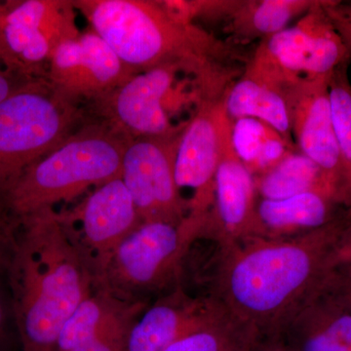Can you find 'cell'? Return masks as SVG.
Masks as SVG:
<instances>
[{"instance_id": "6da1fadb", "label": "cell", "mask_w": 351, "mask_h": 351, "mask_svg": "<svg viewBox=\"0 0 351 351\" xmlns=\"http://www.w3.org/2000/svg\"><path fill=\"white\" fill-rule=\"evenodd\" d=\"M8 283L22 350L54 351L64 323L94 291L54 209L17 219Z\"/></svg>"}, {"instance_id": "7a4b0ae2", "label": "cell", "mask_w": 351, "mask_h": 351, "mask_svg": "<svg viewBox=\"0 0 351 351\" xmlns=\"http://www.w3.org/2000/svg\"><path fill=\"white\" fill-rule=\"evenodd\" d=\"M309 239L304 233L219 244L212 299L261 338L277 337L304 302L313 277L315 254Z\"/></svg>"}, {"instance_id": "3957f363", "label": "cell", "mask_w": 351, "mask_h": 351, "mask_svg": "<svg viewBox=\"0 0 351 351\" xmlns=\"http://www.w3.org/2000/svg\"><path fill=\"white\" fill-rule=\"evenodd\" d=\"M73 4L136 73L176 64L195 75H209L243 68L249 60L241 47L178 19L162 1L75 0Z\"/></svg>"}, {"instance_id": "277c9868", "label": "cell", "mask_w": 351, "mask_h": 351, "mask_svg": "<svg viewBox=\"0 0 351 351\" xmlns=\"http://www.w3.org/2000/svg\"><path fill=\"white\" fill-rule=\"evenodd\" d=\"M130 138L103 122L75 131L29 166L4 196L15 219L69 202L91 188L121 177Z\"/></svg>"}, {"instance_id": "5b68a950", "label": "cell", "mask_w": 351, "mask_h": 351, "mask_svg": "<svg viewBox=\"0 0 351 351\" xmlns=\"http://www.w3.org/2000/svg\"><path fill=\"white\" fill-rule=\"evenodd\" d=\"M206 218L182 223L142 221L121 242L95 289L120 301L149 302L152 295L179 285L184 258L195 240L205 239Z\"/></svg>"}, {"instance_id": "8992f818", "label": "cell", "mask_w": 351, "mask_h": 351, "mask_svg": "<svg viewBox=\"0 0 351 351\" xmlns=\"http://www.w3.org/2000/svg\"><path fill=\"white\" fill-rule=\"evenodd\" d=\"M80 112L46 80L25 83L0 103V196L29 166L73 133Z\"/></svg>"}, {"instance_id": "52a82bcc", "label": "cell", "mask_w": 351, "mask_h": 351, "mask_svg": "<svg viewBox=\"0 0 351 351\" xmlns=\"http://www.w3.org/2000/svg\"><path fill=\"white\" fill-rule=\"evenodd\" d=\"M186 73H193L182 66L167 64L135 73L95 101L98 112L105 117V123L130 140L179 135L186 124H173L172 108L186 104L196 110L201 103L196 76L184 84L180 83V75Z\"/></svg>"}, {"instance_id": "ba28073f", "label": "cell", "mask_w": 351, "mask_h": 351, "mask_svg": "<svg viewBox=\"0 0 351 351\" xmlns=\"http://www.w3.org/2000/svg\"><path fill=\"white\" fill-rule=\"evenodd\" d=\"M321 0L295 24L258 43L245 71L277 85L329 77L351 56Z\"/></svg>"}, {"instance_id": "9c48e42d", "label": "cell", "mask_w": 351, "mask_h": 351, "mask_svg": "<svg viewBox=\"0 0 351 351\" xmlns=\"http://www.w3.org/2000/svg\"><path fill=\"white\" fill-rule=\"evenodd\" d=\"M73 1L15 0L0 2V64L27 80H47L53 50L77 38Z\"/></svg>"}, {"instance_id": "30bf717a", "label": "cell", "mask_w": 351, "mask_h": 351, "mask_svg": "<svg viewBox=\"0 0 351 351\" xmlns=\"http://www.w3.org/2000/svg\"><path fill=\"white\" fill-rule=\"evenodd\" d=\"M58 217L94 288L119 245L142 223L121 177L97 186L77 207Z\"/></svg>"}, {"instance_id": "8fae6325", "label": "cell", "mask_w": 351, "mask_h": 351, "mask_svg": "<svg viewBox=\"0 0 351 351\" xmlns=\"http://www.w3.org/2000/svg\"><path fill=\"white\" fill-rule=\"evenodd\" d=\"M180 134L131 138L127 143L121 179L142 221L180 223L188 217V202L178 189L175 176Z\"/></svg>"}, {"instance_id": "7c38bea8", "label": "cell", "mask_w": 351, "mask_h": 351, "mask_svg": "<svg viewBox=\"0 0 351 351\" xmlns=\"http://www.w3.org/2000/svg\"><path fill=\"white\" fill-rule=\"evenodd\" d=\"M221 100L210 101L196 110L178 142L176 182L181 195L184 189L191 191L188 216L195 218H206L211 210L215 175L230 138L232 120L223 110Z\"/></svg>"}, {"instance_id": "4fadbf2b", "label": "cell", "mask_w": 351, "mask_h": 351, "mask_svg": "<svg viewBox=\"0 0 351 351\" xmlns=\"http://www.w3.org/2000/svg\"><path fill=\"white\" fill-rule=\"evenodd\" d=\"M110 45L90 29L53 50L47 82L58 93L77 103L97 101L135 75Z\"/></svg>"}, {"instance_id": "5bb4252c", "label": "cell", "mask_w": 351, "mask_h": 351, "mask_svg": "<svg viewBox=\"0 0 351 351\" xmlns=\"http://www.w3.org/2000/svg\"><path fill=\"white\" fill-rule=\"evenodd\" d=\"M330 76L279 86L287 101L298 151L317 164L336 189L341 182V161L330 101Z\"/></svg>"}, {"instance_id": "9a60e30c", "label": "cell", "mask_w": 351, "mask_h": 351, "mask_svg": "<svg viewBox=\"0 0 351 351\" xmlns=\"http://www.w3.org/2000/svg\"><path fill=\"white\" fill-rule=\"evenodd\" d=\"M258 198L255 178L233 152L230 138L215 175L213 204L207 216L206 239L223 244L258 237Z\"/></svg>"}, {"instance_id": "2e32d148", "label": "cell", "mask_w": 351, "mask_h": 351, "mask_svg": "<svg viewBox=\"0 0 351 351\" xmlns=\"http://www.w3.org/2000/svg\"><path fill=\"white\" fill-rule=\"evenodd\" d=\"M219 309L212 298L191 297L179 284L140 314L129 335L127 351H163L206 324Z\"/></svg>"}, {"instance_id": "e0dca14e", "label": "cell", "mask_w": 351, "mask_h": 351, "mask_svg": "<svg viewBox=\"0 0 351 351\" xmlns=\"http://www.w3.org/2000/svg\"><path fill=\"white\" fill-rule=\"evenodd\" d=\"M149 304L90 298L66 322L56 351H127L132 327Z\"/></svg>"}, {"instance_id": "ac0fdd59", "label": "cell", "mask_w": 351, "mask_h": 351, "mask_svg": "<svg viewBox=\"0 0 351 351\" xmlns=\"http://www.w3.org/2000/svg\"><path fill=\"white\" fill-rule=\"evenodd\" d=\"M321 0H233L221 23L226 40L237 47L276 36Z\"/></svg>"}, {"instance_id": "d6986e66", "label": "cell", "mask_w": 351, "mask_h": 351, "mask_svg": "<svg viewBox=\"0 0 351 351\" xmlns=\"http://www.w3.org/2000/svg\"><path fill=\"white\" fill-rule=\"evenodd\" d=\"M221 101L230 120H260L278 132L288 143L295 145L291 132L287 101L279 85L244 69L228 88Z\"/></svg>"}, {"instance_id": "ffe728a7", "label": "cell", "mask_w": 351, "mask_h": 351, "mask_svg": "<svg viewBox=\"0 0 351 351\" xmlns=\"http://www.w3.org/2000/svg\"><path fill=\"white\" fill-rule=\"evenodd\" d=\"M330 197L331 195L311 191L285 199L258 198V237L285 239L322 228L329 218Z\"/></svg>"}, {"instance_id": "44dd1931", "label": "cell", "mask_w": 351, "mask_h": 351, "mask_svg": "<svg viewBox=\"0 0 351 351\" xmlns=\"http://www.w3.org/2000/svg\"><path fill=\"white\" fill-rule=\"evenodd\" d=\"M254 178L261 199H285L311 191L332 196L336 191L326 173L298 149L288 154L271 169Z\"/></svg>"}, {"instance_id": "7402d4cb", "label": "cell", "mask_w": 351, "mask_h": 351, "mask_svg": "<svg viewBox=\"0 0 351 351\" xmlns=\"http://www.w3.org/2000/svg\"><path fill=\"white\" fill-rule=\"evenodd\" d=\"M233 152L254 177L271 169L291 152L298 149L274 128L260 120H232Z\"/></svg>"}, {"instance_id": "603a6c76", "label": "cell", "mask_w": 351, "mask_h": 351, "mask_svg": "<svg viewBox=\"0 0 351 351\" xmlns=\"http://www.w3.org/2000/svg\"><path fill=\"white\" fill-rule=\"evenodd\" d=\"M260 338L255 330L233 319L221 307L206 324L163 351H250Z\"/></svg>"}, {"instance_id": "cb8c5ba5", "label": "cell", "mask_w": 351, "mask_h": 351, "mask_svg": "<svg viewBox=\"0 0 351 351\" xmlns=\"http://www.w3.org/2000/svg\"><path fill=\"white\" fill-rule=\"evenodd\" d=\"M277 338L291 351H351V315H341L319 330L288 323Z\"/></svg>"}, {"instance_id": "d4e9b609", "label": "cell", "mask_w": 351, "mask_h": 351, "mask_svg": "<svg viewBox=\"0 0 351 351\" xmlns=\"http://www.w3.org/2000/svg\"><path fill=\"white\" fill-rule=\"evenodd\" d=\"M348 66L350 64L339 66L330 76L329 94L341 161V182L351 189V84Z\"/></svg>"}, {"instance_id": "484cf974", "label": "cell", "mask_w": 351, "mask_h": 351, "mask_svg": "<svg viewBox=\"0 0 351 351\" xmlns=\"http://www.w3.org/2000/svg\"><path fill=\"white\" fill-rule=\"evenodd\" d=\"M14 228L15 226L7 232L0 233V351H7L9 328L10 323H14L11 295L5 294L6 291L8 292L10 289L9 286L3 287V284L8 283V263Z\"/></svg>"}, {"instance_id": "4316f807", "label": "cell", "mask_w": 351, "mask_h": 351, "mask_svg": "<svg viewBox=\"0 0 351 351\" xmlns=\"http://www.w3.org/2000/svg\"><path fill=\"white\" fill-rule=\"evenodd\" d=\"M324 8L351 56V1L327 0Z\"/></svg>"}, {"instance_id": "83f0119b", "label": "cell", "mask_w": 351, "mask_h": 351, "mask_svg": "<svg viewBox=\"0 0 351 351\" xmlns=\"http://www.w3.org/2000/svg\"><path fill=\"white\" fill-rule=\"evenodd\" d=\"M27 82H29L14 75L0 64V103Z\"/></svg>"}, {"instance_id": "f1b7e54d", "label": "cell", "mask_w": 351, "mask_h": 351, "mask_svg": "<svg viewBox=\"0 0 351 351\" xmlns=\"http://www.w3.org/2000/svg\"><path fill=\"white\" fill-rule=\"evenodd\" d=\"M250 351H291L278 338H260Z\"/></svg>"}, {"instance_id": "f546056e", "label": "cell", "mask_w": 351, "mask_h": 351, "mask_svg": "<svg viewBox=\"0 0 351 351\" xmlns=\"http://www.w3.org/2000/svg\"><path fill=\"white\" fill-rule=\"evenodd\" d=\"M15 223V219L11 216L4 204L3 198L0 196V233L10 230Z\"/></svg>"}]
</instances>
